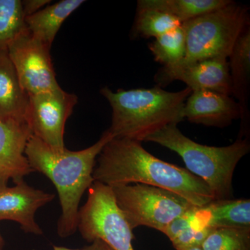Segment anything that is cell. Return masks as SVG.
<instances>
[{
  "instance_id": "obj_11",
  "label": "cell",
  "mask_w": 250,
  "mask_h": 250,
  "mask_svg": "<svg viewBox=\"0 0 250 250\" xmlns=\"http://www.w3.org/2000/svg\"><path fill=\"white\" fill-rule=\"evenodd\" d=\"M15 184L12 187L0 185V221L16 222L25 233L42 234L36 221V213L55 195L29 187L24 181Z\"/></svg>"
},
{
  "instance_id": "obj_22",
  "label": "cell",
  "mask_w": 250,
  "mask_h": 250,
  "mask_svg": "<svg viewBox=\"0 0 250 250\" xmlns=\"http://www.w3.org/2000/svg\"><path fill=\"white\" fill-rule=\"evenodd\" d=\"M21 0H0V52L27 31Z\"/></svg>"
},
{
  "instance_id": "obj_9",
  "label": "cell",
  "mask_w": 250,
  "mask_h": 250,
  "mask_svg": "<svg viewBox=\"0 0 250 250\" xmlns=\"http://www.w3.org/2000/svg\"><path fill=\"white\" fill-rule=\"evenodd\" d=\"M29 34L23 33L7 49L23 89L29 95L52 91L62 88L57 82L50 51Z\"/></svg>"
},
{
  "instance_id": "obj_6",
  "label": "cell",
  "mask_w": 250,
  "mask_h": 250,
  "mask_svg": "<svg viewBox=\"0 0 250 250\" xmlns=\"http://www.w3.org/2000/svg\"><path fill=\"white\" fill-rule=\"evenodd\" d=\"M116 205L131 229L144 226L163 232L192 205L178 194L142 184L111 187Z\"/></svg>"
},
{
  "instance_id": "obj_23",
  "label": "cell",
  "mask_w": 250,
  "mask_h": 250,
  "mask_svg": "<svg viewBox=\"0 0 250 250\" xmlns=\"http://www.w3.org/2000/svg\"><path fill=\"white\" fill-rule=\"evenodd\" d=\"M202 250H250V228L215 229L205 238Z\"/></svg>"
},
{
  "instance_id": "obj_5",
  "label": "cell",
  "mask_w": 250,
  "mask_h": 250,
  "mask_svg": "<svg viewBox=\"0 0 250 250\" xmlns=\"http://www.w3.org/2000/svg\"><path fill=\"white\" fill-rule=\"evenodd\" d=\"M250 18L249 7L231 1L223 7L182 23L186 54L179 65L210 59H228L238 38L250 27Z\"/></svg>"
},
{
  "instance_id": "obj_3",
  "label": "cell",
  "mask_w": 250,
  "mask_h": 250,
  "mask_svg": "<svg viewBox=\"0 0 250 250\" xmlns=\"http://www.w3.org/2000/svg\"><path fill=\"white\" fill-rule=\"evenodd\" d=\"M191 92L188 87L177 92L167 91L159 85L116 91L104 87L100 93L112 109L108 131L113 138L146 141L166 126L184 121V104Z\"/></svg>"
},
{
  "instance_id": "obj_25",
  "label": "cell",
  "mask_w": 250,
  "mask_h": 250,
  "mask_svg": "<svg viewBox=\"0 0 250 250\" xmlns=\"http://www.w3.org/2000/svg\"><path fill=\"white\" fill-rule=\"evenodd\" d=\"M82 250H115L108 246L107 243H105L100 239H96L91 242L90 245L85 246Z\"/></svg>"
},
{
  "instance_id": "obj_28",
  "label": "cell",
  "mask_w": 250,
  "mask_h": 250,
  "mask_svg": "<svg viewBox=\"0 0 250 250\" xmlns=\"http://www.w3.org/2000/svg\"><path fill=\"white\" fill-rule=\"evenodd\" d=\"M187 250H202L201 248L200 247H197V248H191V249H189Z\"/></svg>"
},
{
  "instance_id": "obj_27",
  "label": "cell",
  "mask_w": 250,
  "mask_h": 250,
  "mask_svg": "<svg viewBox=\"0 0 250 250\" xmlns=\"http://www.w3.org/2000/svg\"><path fill=\"white\" fill-rule=\"evenodd\" d=\"M4 246V240L3 238L2 235L0 233V250H3Z\"/></svg>"
},
{
  "instance_id": "obj_16",
  "label": "cell",
  "mask_w": 250,
  "mask_h": 250,
  "mask_svg": "<svg viewBox=\"0 0 250 250\" xmlns=\"http://www.w3.org/2000/svg\"><path fill=\"white\" fill-rule=\"evenodd\" d=\"M84 0H62L49 4L39 12L25 18L27 31L33 37L52 47L61 27Z\"/></svg>"
},
{
  "instance_id": "obj_14",
  "label": "cell",
  "mask_w": 250,
  "mask_h": 250,
  "mask_svg": "<svg viewBox=\"0 0 250 250\" xmlns=\"http://www.w3.org/2000/svg\"><path fill=\"white\" fill-rule=\"evenodd\" d=\"M192 223L197 230L250 228V200L221 199L195 206Z\"/></svg>"
},
{
  "instance_id": "obj_19",
  "label": "cell",
  "mask_w": 250,
  "mask_h": 250,
  "mask_svg": "<svg viewBox=\"0 0 250 250\" xmlns=\"http://www.w3.org/2000/svg\"><path fill=\"white\" fill-rule=\"evenodd\" d=\"M149 49L154 60L164 67L178 65L184 60L186 54L185 31L182 24L156 38L154 42L149 44Z\"/></svg>"
},
{
  "instance_id": "obj_2",
  "label": "cell",
  "mask_w": 250,
  "mask_h": 250,
  "mask_svg": "<svg viewBox=\"0 0 250 250\" xmlns=\"http://www.w3.org/2000/svg\"><path fill=\"white\" fill-rule=\"evenodd\" d=\"M112 139L106 130L95 144L80 151L54 150L35 136L29 139L25 156L31 168L47 177L58 192L62 215L57 222V233L61 238L76 232L81 200L95 182L97 158Z\"/></svg>"
},
{
  "instance_id": "obj_17",
  "label": "cell",
  "mask_w": 250,
  "mask_h": 250,
  "mask_svg": "<svg viewBox=\"0 0 250 250\" xmlns=\"http://www.w3.org/2000/svg\"><path fill=\"white\" fill-rule=\"evenodd\" d=\"M229 59L231 95L241 105L248 119L250 88V27L238 38Z\"/></svg>"
},
{
  "instance_id": "obj_10",
  "label": "cell",
  "mask_w": 250,
  "mask_h": 250,
  "mask_svg": "<svg viewBox=\"0 0 250 250\" xmlns=\"http://www.w3.org/2000/svg\"><path fill=\"white\" fill-rule=\"evenodd\" d=\"M156 77V82L160 85L181 81L192 91L209 90L231 95L227 59H210L187 65L163 67Z\"/></svg>"
},
{
  "instance_id": "obj_8",
  "label": "cell",
  "mask_w": 250,
  "mask_h": 250,
  "mask_svg": "<svg viewBox=\"0 0 250 250\" xmlns=\"http://www.w3.org/2000/svg\"><path fill=\"white\" fill-rule=\"evenodd\" d=\"M78 103V97L62 89L29 95L25 114L32 136L54 150L65 149L66 122Z\"/></svg>"
},
{
  "instance_id": "obj_1",
  "label": "cell",
  "mask_w": 250,
  "mask_h": 250,
  "mask_svg": "<svg viewBox=\"0 0 250 250\" xmlns=\"http://www.w3.org/2000/svg\"><path fill=\"white\" fill-rule=\"evenodd\" d=\"M95 182L110 187L142 184L178 194L197 207L215 200L207 184L187 169L158 159L141 142L113 138L97 158Z\"/></svg>"
},
{
  "instance_id": "obj_18",
  "label": "cell",
  "mask_w": 250,
  "mask_h": 250,
  "mask_svg": "<svg viewBox=\"0 0 250 250\" xmlns=\"http://www.w3.org/2000/svg\"><path fill=\"white\" fill-rule=\"evenodd\" d=\"M230 1V0H139L137 7L159 10L177 18L182 24L223 7Z\"/></svg>"
},
{
  "instance_id": "obj_4",
  "label": "cell",
  "mask_w": 250,
  "mask_h": 250,
  "mask_svg": "<svg viewBox=\"0 0 250 250\" xmlns=\"http://www.w3.org/2000/svg\"><path fill=\"white\" fill-rule=\"evenodd\" d=\"M146 141L157 143L179 154L187 170L208 185L215 200L232 198L233 172L250 151L248 138H239L225 147L205 146L186 136L177 125L166 126Z\"/></svg>"
},
{
  "instance_id": "obj_26",
  "label": "cell",
  "mask_w": 250,
  "mask_h": 250,
  "mask_svg": "<svg viewBox=\"0 0 250 250\" xmlns=\"http://www.w3.org/2000/svg\"><path fill=\"white\" fill-rule=\"evenodd\" d=\"M54 250H82L79 249H70V248H65V247L54 246Z\"/></svg>"
},
{
  "instance_id": "obj_20",
  "label": "cell",
  "mask_w": 250,
  "mask_h": 250,
  "mask_svg": "<svg viewBox=\"0 0 250 250\" xmlns=\"http://www.w3.org/2000/svg\"><path fill=\"white\" fill-rule=\"evenodd\" d=\"M181 24L182 23L177 18L163 11L137 7L133 33L136 36L156 39Z\"/></svg>"
},
{
  "instance_id": "obj_7",
  "label": "cell",
  "mask_w": 250,
  "mask_h": 250,
  "mask_svg": "<svg viewBox=\"0 0 250 250\" xmlns=\"http://www.w3.org/2000/svg\"><path fill=\"white\" fill-rule=\"evenodd\" d=\"M78 213L77 230L88 243L100 239L115 250H134V236L119 209L111 187L94 182Z\"/></svg>"
},
{
  "instance_id": "obj_15",
  "label": "cell",
  "mask_w": 250,
  "mask_h": 250,
  "mask_svg": "<svg viewBox=\"0 0 250 250\" xmlns=\"http://www.w3.org/2000/svg\"><path fill=\"white\" fill-rule=\"evenodd\" d=\"M29 95L23 89L7 50L0 52V121L25 122Z\"/></svg>"
},
{
  "instance_id": "obj_12",
  "label": "cell",
  "mask_w": 250,
  "mask_h": 250,
  "mask_svg": "<svg viewBox=\"0 0 250 250\" xmlns=\"http://www.w3.org/2000/svg\"><path fill=\"white\" fill-rule=\"evenodd\" d=\"M183 116L190 123L219 128L246 120L241 105L231 95L203 90L192 91L188 97Z\"/></svg>"
},
{
  "instance_id": "obj_24",
  "label": "cell",
  "mask_w": 250,
  "mask_h": 250,
  "mask_svg": "<svg viewBox=\"0 0 250 250\" xmlns=\"http://www.w3.org/2000/svg\"><path fill=\"white\" fill-rule=\"evenodd\" d=\"M52 2L51 0H23L21 1L24 18L39 12Z\"/></svg>"
},
{
  "instance_id": "obj_21",
  "label": "cell",
  "mask_w": 250,
  "mask_h": 250,
  "mask_svg": "<svg viewBox=\"0 0 250 250\" xmlns=\"http://www.w3.org/2000/svg\"><path fill=\"white\" fill-rule=\"evenodd\" d=\"M213 229L197 230L192 228L191 211L188 210L171 222L163 231L177 250H187L200 247Z\"/></svg>"
},
{
  "instance_id": "obj_13",
  "label": "cell",
  "mask_w": 250,
  "mask_h": 250,
  "mask_svg": "<svg viewBox=\"0 0 250 250\" xmlns=\"http://www.w3.org/2000/svg\"><path fill=\"white\" fill-rule=\"evenodd\" d=\"M32 136L26 122L0 121V185L15 184L34 172L25 156Z\"/></svg>"
}]
</instances>
